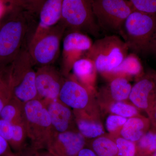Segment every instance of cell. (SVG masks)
<instances>
[{
  "instance_id": "obj_1",
  "label": "cell",
  "mask_w": 156,
  "mask_h": 156,
  "mask_svg": "<svg viewBox=\"0 0 156 156\" xmlns=\"http://www.w3.org/2000/svg\"><path fill=\"white\" fill-rule=\"evenodd\" d=\"M38 15L19 6L8 9L0 18V71L28 49L36 30Z\"/></svg>"
},
{
  "instance_id": "obj_2",
  "label": "cell",
  "mask_w": 156,
  "mask_h": 156,
  "mask_svg": "<svg viewBox=\"0 0 156 156\" xmlns=\"http://www.w3.org/2000/svg\"><path fill=\"white\" fill-rule=\"evenodd\" d=\"M119 35L129 51L137 56H156V14L134 10L126 20Z\"/></svg>"
},
{
  "instance_id": "obj_3",
  "label": "cell",
  "mask_w": 156,
  "mask_h": 156,
  "mask_svg": "<svg viewBox=\"0 0 156 156\" xmlns=\"http://www.w3.org/2000/svg\"><path fill=\"white\" fill-rule=\"evenodd\" d=\"M23 118L31 146L38 151L47 149L55 131L44 101L37 98L24 103Z\"/></svg>"
},
{
  "instance_id": "obj_4",
  "label": "cell",
  "mask_w": 156,
  "mask_h": 156,
  "mask_svg": "<svg viewBox=\"0 0 156 156\" xmlns=\"http://www.w3.org/2000/svg\"><path fill=\"white\" fill-rule=\"evenodd\" d=\"M129 49L122 38L111 35L93 42L86 57L94 62L97 72L103 76L116 68L129 53Z\"/></svg>"
},
{
  "instance_id": "obj_5",
  "label": "cell",
  "mask_w": 156,
  "mask_h": 156,
  "mask_svg": "<svg viewBox=\"0 0 156 156\" xmlns=\"http://www.w3.org/2000/svg\"><path fill=\"white\" fill-rule=\"evenodd\" d=\"M92 3L93 0H63L59 23L66 32L99 36L101 30L94 16Z\"/></svg>"
},
{
  "instance_id": "obj_6",
  "label": "cell",
  "mask_w": 156,
  "mask_h": 156,
  "mask_svg": "<svg viewBox=\"0 0 156 156\" xmlns=\"http://www.w3.org/2000/svg\"><path fill=\"white\" fill-rule=\"evenodd\" d=\"M34 67L28 49L23 51L11 65L13 95L23 103L37 98Z\"/></svg>"
},
{
  "instance_id": "obj_7",
  "label": "cell",
  "mask_w": 156,
  "mask_h": 156,
  "mask_svg": "<svg viewBox=\"0 0 156 156\" xmlns=\"http://www.w3.org/2000/svg\"><path fill=\"white\" fill-rule=\"evenodd\" d=\"M93 13L100 30L119 34L135 9L129 0H93Z\"/></svg>"
},
{
  "instance_id": "obj_8",
  "label": "cell",
  "mask_w": 156,
  "mask_h": 156,
  "mask_svg": "<svg viewBox=\"0 0 156 156\" xmlns=\"http://www.w3.org/2000/svg\"><path fill=\"white\" fill-rule=\"evenodd\" d=\"M65 32L64 26L58 22L30 43L28 52L34 66L38 68L52 65L56 62L60 55Z\"/></svg>"
},
{
  "instance_id": "obj_9",
  "label": "cell",
  "mask_w": 156,
  "mask_h": 156,
  "mask_svg": "<svg viewBox=\"0 0 156 156\" xmlns=\"http://www.w3.org/2000/svg\"><path fill=\"white\" fill-rule=\"evenodd\" d=\"M93 43L87 34L78 31L66 32L62 42L61 72L64 76L69 75L76 61L86 56Z\"/></svg>"
},
{
  "instance_id": "obj_10",
  "label": "cell",
  "mask_w": 156,
  "mask_h": 156,
  "mask_svg": "<svg viewBox=\"0 0 156 156\" xmlns=\"http://www.w3.org/2000/svg\"><path fill=\"white\" fill-rule=\"evenodd\" d=\"M92 92L73 76L65 79L58 99L75 110H89L99 108Z\"/></svg>"
},
{
  "instance_id": "obj_11",
  "label": "cell",
  "mask_w": 156,
  "mask_h": 156,
  "mask_svg": "<svg viewBox=\"0 0 156 156\" xmlns=\"http://www.w3.org/2000/svg\"><path fill=\"white\" fill-rule=\"evenodd\" d=\"M64 75L52 65L38 67L36 72L37 98L44 102L58 100L65 80Z\"/></svg>"
},
{
  "instance_id": "obj_12",
  "label": "cell",
  "mask_w": 156,
  "mask_h": 156,
  "mask_svg": "<svg viewBox=\"0 0 156 156\" xmlns=\"http://www.w3.org/2000/svg\"><path fill=\"white\" fill-rule=\"evenodd\" d=\"M86 144L87 139L78 130L55 131L46 150L53 156H76Z\"/></svg>"
},
{
  "instance_id": "obj_13",
  "label": "cell",
  "mask_w": 156,
  "mask_h": 156,
  "mask_svg": "<svg viewBox=\"0 0 156 156\" xmlns=\"http://www.w3.org/2000/svg\"><path fill=\"white\" fill-rule=\"evenodd\" d=\"M156 98V83L153 73L144 75L132 86L128 99L140 111L148 113Z\"/></svg>"
},
{
  "instance_id": "obj_14",
  "label": "cell",
  "mask_w": 156,
  "mask_h": 156,
  "mask_svg": "<svg viewBox=\"0 0 156 156\" xmlns=\"http://www.w3.org/2000/svg\"><path fill=\"white\" fill-rule=\"evenodd\" d=\"M78 131L87 139L105 134L101 121L99 108L90 110H73Z\"/></svg>"
},
{
  "instance_id": "obj_15",
  "label": "cell",
  "mask_w": 156,
  "mask_h": 156,
  "mask_svg": "<svg viewBox=\"0 0 156 156\" xmlns=\"http://www.w3.org/2000/svg\"><path fill=\"white\" fill-rule=\"evenodd\" d=\"M53 129L57 132L77 130L73 111L58 99L44 102Z\"/></svg>"
},
{
  "instance_id": "obj_16",
  "label": "cell",
  "mask_w": 156,
  "mask_h": 156,
  "mask_svg": "<svg viewBox=\"0 0 156 156\" xmlns=\"http://www.w3.org/2000/svg\"><path fill=\"white\" fill-rule=\"evenodd\" d=\"M63 2V0L45 1L39 12L37 26L31 43L41 36L48 30L59 22Z\"/></svg>"
},
{
  "instance_id": "obj_17",
  "label": "cell",
  "mask_w": 156,
  "mask_h": 156,
  "mask_svg": "<svg viewBox=\"0 0 156 156\" xmlns=\"http://www.w3.org/2000/svg\"><path fill=\"white\" fill-rule=\"evenodd\" d=\"M108 81L97 94L99 107L114 101H127L129 98L132 86L128 79L119 77Z\"/></svg>"
},
{
  "instance_id": "obj_18",
  "label": "cell",
  "mask_w": 156,
  "mask_h": 156,
  "mask_svg": "<svg viewBox=\"0 0 156 156\" xmlns=\"http://www.w3.org/2000/svg\"><path fill=\"white\" fill-rule=\"evenodd\" d=\"M144 75L143 68L139 56L135 53H128L122 63L114 69L105 75L104 77L108 81L115 78H140Z\"/></svg>"
},
{
  "instance_id": "obj_19",
  "label": "cell",
  "mask_w": 156,
  "mask_h": 156,
  "mask_svg": "<svg viewBox=\"0 0 156 156\" xmlns=\"http://www.w3.org/2000/svg\"><path fill=\"white\" fill-rule=\"evenodd\" d=\"M71 70L74 77L81 84L95 92L94 86L97 71L94 62L88 57H84L76 61Z\"/></svg>"
},
{
  "instance_id": "obj_20",
  "label": "cell",
  "mask_w": 156,
  "mask_h": 156,
  "mask_svg": "<svg viewBox=\"0 0 156 156\" xmlns=\"http://www.w3.org/2000/svg\"><path fill=\"white\" fill-rule=\"evenodd\" d=\"M151 127L148 118L140 114L128 119L120 131L119 135L136 143Z\"/></svg>"
},
{
  "instance_id": "obj_21",
  "label": "cell",
  "mask_w": 156,
  "mask_h": 156,
  "mask_svg": "<svg viewBox=\"0 0 156 156\" xmlns=\"http://www.w3.org/2000/svg\"><path fill=\"white\" fill-rule=\"evenodd\" d=\"M86 147L98 156H120L116 144L109 134L87 139Z\"/></svg>"
},
{
  "instance_id": "obj_22",
  "label": "cell",
  "mask_w": 156,
  "mask_h": 156,
  "mask_svg": "<svg viewBox=\"0 0 156 156\" xmlns=\"http://www.w3.org/2000/svg\"><path fill=\"white\" fill-rule=\"evenodd\" d=\"M24 103L12 96L5 105L0 112V119L9 121L12 124L21 122L23 118Z\"/></svg>"
},
{
  "instance_id": "obj_23",
  "label": "cell",
  "mask_w": 156,
  "mask_h": 156,
  "mask_svg": "<svg viewBox=\"0 0 156 156\" xmlns=\"http://www.w3.org/2000/svg\"><path fill=\"white\" fill-rule=\"evenodd\" d=\"M111 114L118 115L127 119L140 114V110L127 101H114L99 107Z\"/></svg>"
},
{
  "instance_id": "obj_24",
  "label": "cell",
  "mask_w": 156,
  "mask_h": 156,
  "mask_svg": "<svg viewBox=\"0 0 156 156\" xmlns=\"http://www.w3.org/2000/svg\"><path fill=\"white\" fill-rule=\"evenodd\" d=\"M136 156H149L156 150V129L151 127L136 143Z\"/></svg>"
},
{
  "instance_id": "obj_25",
  "label": "cell",
  "mask_w": 156,
  "mask_h": 156,
  "mask_svg": "<svg viewBox=\"0 0 156 156\" xmlns=\"http://www.w3.org/2000/svg\"><path fill=\"white\" fill-rule=\"evenodd\" d=\"M13 96L10 65L0 71V112Z\"/></svg>"
},
{
  "instance_id": "obj_26",
  "label": "cell",
  "mask_w": 156,
  "mask_h": 156,
  "mask_svg": "<svg viewBox=\"0 0 156 156\" xmlns=\"http://www.w3.org/2000/svg\"><path fill=\"white\" fill-rule=\"evenodd\" d=\"M13 134L9 145L15 153H18L26 146L27 137L24 120L13 124Z\"/></svg>"
},
{
  "instance_id": "obj_27",
  "label": "cell",
  "mask_w": 156,
  "mask_h": 156,
  "mask_svg": "<svg viewBox=\"0 0 156 156\" xmlns=\"http://www.w3.org/2000/svg\"><path fill=\"white\" fill-rule=\"evenodd\" d=\"M110 135L116 144L120 156H136V143L125 139L119 135Z\"/></svg>"
},
{
  "instance_id": "obj_28",
  "label": "cell",
  "mask_w": 156,
  "mask_h": 156,
  "mask_svg": "<svg viewBox=\"0 0 156 156\" xmlns=\"http://www.w3.org/2000/svg\"><path fill=\"white\" fill-rule=\"evenodd\" d=\"M128 119L118 115L111 114L107 118L105 126L109 134L112 136L119 135L122 127Z\"/></svg>"
},
{
  "instance_id": "obj_29",
  "label": "cell",
  "mask_w": 156,
  "mask_h": 156,
  "mask_svg": "<svg viewBox=\"0 0 156 156\" xmlns=\"http://www.w3.org/2000/svg\"><path fill=\"white\" fill-rule=\"evenodd\" d=\"M136 11L156 14V0H129Z\"/></svg>"
},
{
  "instance_id": "obj_30",
  "label": "cell",
  "mask_w": 156,
  "mask_h": 156,
  "mask_svg": "<svg viewBox=\"0 0 156 156\" xmlns=\"http://www.w3.org/2000/svg\"><path fill=\"white\" fill-rule=\"evenodd\" d=\"M20 7L38 16L39 12L46 0H15Z\"/></svg>"
},
{
  "instance_id": "obj_31",
  "label": "cell",
  "mask_w": 156,
  "mask_h": 156,
  "mask_svg": "<svg viewBox=\"0 0 156 156\" xmlns=\"http://www.w3.org/2000/svg\"><path fill=\"white\" fill-rule=\"evenodd\" d=\"M13 134V124L9 121L0 119V135L7 140L9 144Z\"/></svg>"
},
{
  "instance_id": "obj_32",
  "label": "cell",
  "mask_w": 156,
  "mask_h": 156,
  "mask_svg": "<svg viewBox=\"0 0 156 156\" xmlns=\"http://www.w3.org/2000/svg\"><path fill=\"white\" fill-rule=\"evenodd\" d=\"M7 140L0 135V156H5L14 153Z\"/></svg>"
},
{
  "instance_id": "obj_33",
  "label": "cell",
  "mask_w": 156,
  "mask_h": 156,
  "mask_svg": "<svg viewBox=\"0 0 156 156\" xmlns=\"http://www.w3.org/2000/svg\"><path fill=\"white\" fill-rule=\"evenodd\" d=\"M17 154L19 156H39V151L30 145H27L22 151Z\"/></svg>"
},
{
  "instance_id": "obj_34",
  "label": "cell",
  "mask_w": 156,
  "mask_h": 156,
  "mask_svg": "<svg viewBox=\"0 0 156 156\" xmlns=\"http://www.w3.org/2000/svg\"><path fill=\"white\" fill-rule=\"evenodd\" d=\"M147 115L150 121L151 127L156 129V98L153 106Z\"/></svg>"
},
{
  "instance_id": "obj_35",
  "label": "cell",
  "mask_w": 156,
  "mask_h": 156,
  "mask_svg": "<svg viewBox=\"0 0 156 156\" xmlns=\"http://www.w3.org/2000/svg\"><path fill=\"white\" fill-rule=\"evenodd\" d=\"M76 156H98L96 154L89 148L85 147L81 150Z\"/></svg>"
},
{
  "instance_id": "obj_36",
  "label": "cell",
  "mask_w": 156,
  "mask_h": 156,
  "mask_svg": "<svg viewBox=\"0 0 156 156\" xmlns=\"http://www.w3.org/2000/svg\"><path fill=\"white\" fill-rule=\"evenodd\" d=\"M10 7L4 0H0V18Z\"/></svg>"
},
{
  "instance_id": "obj_37",
  "label": "cell",
  "mask_w": 156,
  "mask_h": 156,
  "mask_svg": "<svg viewBox=\"0 0 156 156\" xmlns=\"http://www.w3.org/2000/svg\"><path fill=\"white\" fill-rule=\"evenodd\" d=\"M39 156H53L46 150L39 151Z\"/></svg>"
},
{
  "instance_id": "obj_38",
  "label": "cell",
  "mask_w": 156,
  "mask_h": 156,
  "mask_svg": "<svg viewBox=\"0 0 156 156\" xmlns=\"http://www.w3.org/2000/svg\"><path fill=\"white\" fill-rule=\"evenodd\" d=\"M7 3V5L9 6H18L17 5V2L15 0H4Z\"/></svg>"
},
{
  "instance_id": "obj_39",
  "label": "cell",
  "mask_w": 156,
  "mask_h": 156,
  "mask_svg": "<svg viewBox=\"0 0 156 156\" xmlns=\"http://www.w3.org/2000/svg\"><path fill=\"white\" fill-rule=\"evenodd\" d=\"M5 156H18V154L17 153H14L12 154H11L8 155H6Z\"/></svg>"
},
{
  "instance_id": "obj_40",
  "label": "cell",
  "mask_w": 156,
  "mask_h": 156,
  "mask_svg": "<svg viewBox=\"0 0 156 156\" xmlns=\"http://www.w3.org/2000/svg\"><path fill=\"white\" fill-rule=\"evenodd\" d=\"M149 156H156V150L154 151Z\"/></svg>"
},
{
  "instance_id": "obj_41",
  "label": "cell",
  "mask_w": 156,
  "mask_h": 156,
  "mask_svg": "<svg viewBox=\"0 0 156 156\" xmlns=\"http://www.w3.org/2000/svg\"><path fill=\"white\" fill-rule=\"evenodd\" d=\"M153 76L156 83V73H153Z\"/></svg>"
}]
</instances>
